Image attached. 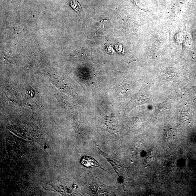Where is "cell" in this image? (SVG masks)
Wrapping results in <instances>:
<instances>
[{
    "label": "cell",
    "mask_w": 196,
    "mask_h": 196,
    "mask_svg": "<svg viewBox=\"0 0 196 196\" xmlns=\"http://www.w3.org/2000/svg\"><path fill=\"white\" fill-rule=\"evenodd\" d=\"M88 176V185L90 194L95 195H101V194L110 195V194H112V191L113 189L116 187L115 186H107L103 184L97 178L94 176L91 172H89Z\"/></svg>",
    "instance_id": "cell-1"
},
{
    "label": "cell",
    "mask_w": 196,
    "mask_h": 196,
    "mask_svg": "<svg viewBox=\"0 0 196 196\" xmlns=\"http://www.w3.org/2000/svg\"><path fill=\"white\" fill-rule=\"evenodd\" d=\"M95 144L96 150H97L98 152L103 155V157H104V158H105L107 160V161L111 164L114 168V170L118 174V176H120V174L121 173L120 171L122 169V168H124V166L118 160L116 159L112 156L108 155V154L103 152L98 147L97 145L95 143Z\"/></svg>",
    "instance_id": "cell-2"
},
{
    "label": "cell",
    "mask_w": 196,
    "mask_h": 196,
    "mask_svg": "<svg viewBox=\"0 0 196 196\" xmlns=\"http://www.w3.org/2000/svg\"><path fill=\"white\" fill-rule=\"evenodd\" d=\"M81 163L87 168H94V167H97V168L103 169L105 172L109 173L103 169V168L101 166L100 164L96 160L92 157L89 156L85 155L83 156L81 158Z\"/></svg>",
    "instance_id": "cell-3"
},
{
    "label": "cell",
    "mask_w": 196,
    "mask_h": 196,
    "mask_svg": "<svg viewBox=\"0 0 196 196\" xmlns=\"http://www.w3.org/2000/svg\"><path fill=\"white\" fill-rule=\"evenodd\" d=\"M70 5L73 9L76 11H80L82 10L81 5L77 0H73L71 1L70 3Z\"/></svg>",
    "instance_id": "cell-4"
}]
</instances>
